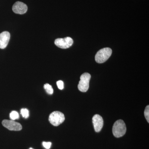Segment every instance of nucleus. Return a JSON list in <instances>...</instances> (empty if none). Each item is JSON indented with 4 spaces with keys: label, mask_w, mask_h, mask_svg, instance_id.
<instances>
[{
    "label": "nucleus",
    "mask_w": 149,
    "mask_h": 149,
    "mask_svg": "<svg viewBox=\"0 0 149 149\" xmlns=\"http://www.w3.org/2000/svg\"><path fill=\"white\" fill-rule=\"evenodd\" d=\"M126 131V125L122 120L116 121L113 126L112 132L113 136L116 138H120L125 135Z\"/></svg>",
    "instance_id": "1"
},
{
    "label": "nucleus",
    "mask_w": 149,
    "mask_h": 149,
    "mask_svg": "<svg viewBox=\"0 0 149 149\" xmlns=\"http://www.w3.org/2000/svg\"><path fill=\"white\" fill-rule=\"evenodd\" d=\"M111 54L112 50L110 48H103L97 52L95 57V59L98 63H103L109 58Z\"/></svg>",
    "instance_id": "2"
},
{
    "label": "nucleus",
    "mask_w": 149,
    "mask_h": 149,
    "mask_svg": "<svg viewBox=\"0 0 149 149\" xmlns=\"http://www.w3.org/2000/svg\"><path fill=\"white\" fill-rule=\"evenodd\" d=\"M65 119L64 115L62 113L56 111L51 113L49 116V120L52 125L57 126L64 122Z\"/></svg>",
    "instance_id": "3"
},
{
    "label": "nucleus",
    "mask_w": 149,
    "mask_h": 149,
    "mask_svg": "<svg viewBox=\"0 0 149 149\" xmlns=\"http://www.w3.org/2000/svg\"><path fill=\"white\" fill-rule=\"evenodd\" d=\"M91 78V74L87 72H85L81 75L80 81L78 85V88L79 91L84 93L88 91Z\"/></svg>",
    "instance_id": "4"
},
{
    "label": "nucleus",
    "mask_w": 149,
    "mask_h": 149,
    "mask_svg": "<svg viewBox=\"0 0 149 149\" xmlns=\"http://www.w3.org/2000/svg\"><path fill=\"white\" fill-rule=\"evenodd\" d=\"M73 41L70 37L64 38H59L55 41V45L57 47L61 49H65L70 47L73 44Z\"/></svg>",
    "instance_id": "5"
},
{
    "label": "nucleus",
    "mask_w": 149,
    "mask_h": 149,
    "mask_svg": "<svg viewBox=\"0 0 149 149\" xmlns=\"http://www.w3.org/2000/svg\"><path fill=\"white\" fill-rule=\"evenodd\" d=\"M2 123L4 127L9 130L19 131L22 129V126L20 123L13 120H4Z\"/></svg>",
    "instance_id": "6"
},
{
    "label": "nucleus",
    "mask_w": 149,
    "mask_h": 149,
    "mask_svg": "<svg viewBox=\"0 0 149 149\" xmlns=\"http://www.w3.org/2000/svg\"><path fill=\"white\" fill-rule=\"evenodd\" d=\"M12 9L14 13L22 15L27 12L28 7L24 3L17 1L13 6Z\"/></svg>",
    "instance_id": "7"
},
{
    "label": "nucleus",
    "mask_w": 149,
    "mask_h": 149,
    "mask_svg": "<svg viewBox=\"0 0 149 149\" xmlns=\"http://www.w3.org/2000/svg\"><path fill=\"white\" fill-rule=\"evenodd\" d=\"M93 123L95 131L99 132L101 130L104 125L102 118L98 114H96L93 118Z\"/></svg>",
    "instance_id": "8"
},
{
    "label": "nucleus",
    "mask_w": 149,
    "mask_h": 149,
    "mask_svg": "<svg viewBox=\"0 0 149 149\" xmlns=\"http://www.w3.org/2000/svg\"><path fill=\"white\" fill-rule=\"evenodd\" d=\"M10 39V34L4 31L0 34V49H4L8 45Z\"/></svg>",
    "instance_id": "9"
},
{
    "label": "nucleus",
    "mask_w": 149,
    "mask_h": 149,
    "mask_svg": "<svg viewBox=\"0 0 149 149\" xmlns=\"http://www.w3.org/2000/svg\"><path fill=\"white\" fill-rule=\"evenodd\" d=\"M44 88L47 92L49 95H52L54 93V90L52 87V85H50L48 83H46L44 85Z\"/></svg>",
    "instance_id": "10"
},
{
    "label": "nucleus",
    "mask_w": 149,
    "mask_h": 149,
    "mask_svg": "<svg viewBox=\"0 0 149 149\" xmlns=\"http://www.w3.org/2000/svg\"><path fill=\"white\" fill-rule=\"evenodd\" d=\"M10 117L11 120H14L19 118V115L16 111H12L10 114Z\"/></svg>",
    "instance_id": "11"
},
{
    "label": "nucleus",
    "mask_w": 149,
    "mask_h": 149,
    "mask_svg": "<svg viewBox=\"0 0 149 149\" xmlns=\"http://www.w3.org/2000/svg\"><path fill=\"white\" fill-rule=\"evenodd\" d=\"M20 112L22 117L24 118H27L29 117V111L27 109H22Z\"/></svg>",
    "instance_id": "12"
},
{
    "label": "nucleus",
    "mask_w": 149,
    "mask_h": 149,
    "mask_svg": "<svg viewBox=\"0 0 149 149\" xmlns=\"http://www.w3.org/2000/svg\"><path fill=\"white\" fill-rule=\"evenodd\" d=\"M144 114H145V117L148 121L149 122V106L148 105L146 107L145 111H144Z\"/></svg>",
    "instance_id": "13"
},
{
    "label": "nucleus",
    "mask_w": 149,
    "mask_h": 149,
    "mask_svg": "<svg viewBox=\"0 0 149 149\" xmlns=\"http://www.w3.org/2000/svg\"><path fill=\"white\" fill-rule=\"evenodd\" d=\"M56 84L58 88L60 90H62L64 88V83H63V81H62V80H59V81H57Z\"/></svg>",
    "instance_id": "14"
},
{
    "label": "nucleus",
    "mask_w": 149,
    "mask_h": 149,
    "mask_svg": "<svg viewBox=\"0 0 149 149\" xmlns=\"http://www.w3.org/2000/svg\"><path fill=\"white\" fill-rule=\"evenodd\" d=\"M42 145L44 148H45L46 149H49L52 146V143L51 142H43Z\"/></svg>",
    "instance_id": "15"
},
{
    "label": "nucleus",
    "mask_w": 149,
    "mask_h": 149,
    "mask_svg": "<svg viewBox=\"0 0 149 149\" xmlns=\"http://www.w3.org/2000/svg\"><path fill=\"white\" fill-rule=\"evenodd\" d=\"M29 149H34L32 148H29Z\"/></svg>",
    "instance_id": "16"
}]
</instances>
